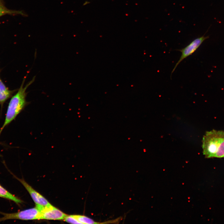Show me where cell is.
Returning a JSON list of instances; mask_svg holds the SVG:
<instances>
[{
	"label": "cell",
	"mask_w": 224,
	"mask_h": 224,
	"mask_svg": "<svg viewBox=\"0 0 224 224\" xmlns=\"http://www.w3.org/2000/svg\"><path fill=\"white\" fill-rule=\"evenodd\" d=\"M26 78V76H25L23 78L22 84L18 90L17 92L11 99L8 106L5 120L1 128L2 130L16 118L28 103L26 99L27 94L26 90L34 82L35 77H34L24 87V84Z\"/></svg>",
	"instance_id": "cell-1"
},
{
	"label": "cell",
	"mask_w": 224,
	"mask_h": 224,
	"mask_svg": "<svg viewBox=\"0 0 224 224\" xmlns=\"http://www.w3.org/2000/svg\"><path fill=\"white\" fill-rule=\"evenodd\" d=\"M203 154L208 158L224 154V132L213 130L207 132L202 140Z\"/></svg>",
	"instance_id": "cell-2"
},
{
	"label": "cell",
	"mask_w": 224,
	"mask_h": 224,
	"mask_svg": "<svg viewBox=\"0 0 224 224\" xmlns=\"http://www.w3.org/2000/svg\"><path fill=\"white\" fill-rule=\"evenodd\" d=\"M0 213L3 215L0 218V222L12 219L24 220L42 219L41 212L36 207L15 213Z\"/></svg>",
	"instance_id": "cell-3"
},
{
	"label": "cell",
	"mask_w": 224,
	"mask_h": 224,
	"mask_svg": "<svg viewBox=\"0 0 224 224\" xmlns=\"http://www.w3.org/2000/svg\"><path fill=\"white\" fill-rule=\"evenodd\" d=\"M209 38L208 36H205L204 35L196 38L184 48L181 49H177L181 53V55L179 60L175 64L172 71L171 75L179 64L184 59L194 53L199 47L203 42Z\"/></svg>",
	"instance_id": "cell-4"
},
{
	"label": "cell",
	"mask_w": 224,
	"mask_h": 224,
	"mask_svg": "<svg viewBox=\"0 0 224 224\" xmlns=\"http://www.w3.org/2000/svg\"><path fill=\"white\" fill-rule=\"evenodd\" d=\"M35 207L41 212L42 219L63 220L67 215L62 211L51 205L47 206L36 205Z\"/></svg>",
	"instance_id": "cell-5"
},
{
	"label": "cell",
	"mask_w": 224,
	"mask_h": 224,
	"mask_svg": "<svg viewBox=\"0 0 224 224\" xmlns=\"http://www.w3.org/2000/svg\"><path fill=\"white\" fill-rule=\"evenodd\" d=\"M16 178L28 191L36 205L42 206H47L51 205L44 197L32 188L24 180L17 178Z\"/></svg>",
	"instance_id": "cell-6"
},
{
	"label": "cell",
	"mask_w": 224,
	"mask_h": 224,
	"mask_svg": "<svg viewBox=\"0 0 224 224\" xmlns=\"http://www.w3.org/2000/svg\"><path fill=\"white\" fill-rule=\"evenodd\" d=\"M1 70L0 68V73ZM16 90H10L6 86L2 81L0 75V104L2 105L4 102L9 99L12 95L16 91Z\"/></svg>",
	"instance_id": "cell-7"
},
{
	"label": "cell",
	"mask_w": 224,
	"mask_h": 224,
	"mask_svg": "<svg viewBox=\"0 0 224 224\" xmlns=\"http://www.w3.org/2000/svg\"><path fill=\"white\" fill-rule=\"evenodd\" d=\"M7 14L12 15L20 14L26 15L21 11H15L8 9L4 5L3 0H0V17Z\"/></svg>",
	"instance_id": "cell-8"
},
{
	"label": "cell",
	"mask_w": 224,
	"mask_h": 224,
	"mask_svg": "<svg viewBox=\"0 0 224 224\" xmlns=\"http://www.w3.org/2000/svg\"><path fill=\"white\" fill-rule=\"evenodd\" d=\"M0 197L13 201L17 204L22 203V201L18 198L12 194L0 185Z\"/></svg>",
	"instance_id": "cell-9"
},
{
	"label": "cell",
	"mask_w": 224,
	"mask_h": 224,
	"mask_svg": "<svg viewBox=\"0 0 224 224\" xmlns=\"http://www.w3.org/2000/svg\"><path fill=\"white\" fill-rule=\"evenodd\" d=\"M73 216L81 224H97L99 222H95L92 219L83 215H73Z\"/></svg>",
	"instance_id": "cell-10"
},
{
	"label": "cell",
	"mask_w": 224,
	"mask_h": 224,
	"mask_svg": "<svg viewBox=\"0 0 224 224\" xmlns=\"http://www.w3.org/2000/svg\"><path fill=\"white\" fill-rule=\"evenodd\" d=\"M63 220L71 224H81L73 215H67L65 217Z\"/></svg>",
	"instance_id": "cell-11"
},
{
	"label": "cell",
	"mask_w": 224,
	"mask_h": 224,
	"mask_svg": "<svg viewBox=\"0 0 224 224\" xmlns=\"http://www.w3.org/2000/svg\"><path fill=\"white\" fill-rule=\"evenodd\" d=\"M2 129H0V135L1 133V132H2Z\"/></svg>",
	"instance_id": "cell-12"
}]
</instances>
